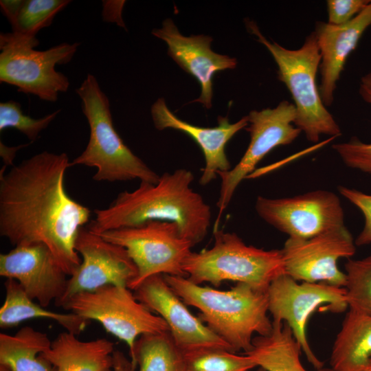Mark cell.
Listing matches in <instances>:
<instances>
[{
	"instance_id": "ffe728a7",
	"label": "cell",
	"mask_w": 371,
	"mask_h": 371,
	"mask_svg": "<svg viewBox=\"0 0 371 371\" xmlns=\"http://www.w3.org/2000/svg\"><path fill=\"white\" fill-rule=\"evenodd\" d=\"M76 336L61 333L43 352L56 371H113L112 341L105 338L82 341Z\"/></svg>"
},
{
	"instance_id": "ac0fdd59",
	"label": "cell",
	"mask_w": 371,
	"mask_h": 371,
	"mask_svg": "<svg viewBox=\"0 0 371 371\" xmlns=\"http://www.w3.org/2000/svg\"><path fill=\"white\" fill-rule=\"evenodd\" d=\"M151 115L155 128L161 131L172 128L190 136L199 146L205 158V166L199 179L201 186L214 180L218 173L227 172L231 168L225 153L228 142L240 130L248 126L247 115L235 123L227 117L218 116L215 127H202L190 124L177 117L167 106L162 98L151 106Z\"/></svg>"
},
{
	"instance_id": "277c9868",
	"label": "cell",
	"mask_w": 371,
	"mask_h": 371,
	"mask_svg": "<svg viewBox=\"0 0 371 371\" xmlns=\"http://www.w3.org/2000/svg\"><path fill=\"white\" fill-rule=\"evenodd\" d=\"M89 126V139L84 151L70 162L97 169L96 181H140L157 183L160 175L135 155L116 131L108 97L96 78L87 74L76 89Z\"/></svg>"
},
{
	"instance_id": "5b68a950",
	"label": "cell",
	"mask_w": 371,
	"mask_h": 371,
	"mask_svg": "<svg viewBox=\"0 0 371 371\" xmlns=\"http://www.w3.org/2000/svg\"><path fill=\"white\" fill-rule=\"evenodd\" d=\"M247 25L272 55L278 66V80L292 96L296 110L294 126L312 143L318 142L322 135L340 136L341 128L324 105L316 84L321 55L315 32L306 36L299 49H289L267 40L254 22L247 21Z\"/></svg>"
},
{
	"instance_id": "4316f807",
	"label": "cell",
	"mask_w": 371,
	"mask_h": 371,
	"mask_svg": "<svg viewBox=\"0 0 371 371\" xmlns=\"http://www.w3.org/2000/svg\"><path fill=\"white\" fill-rule=\"evenodd\" d=\"M71 1L68 0H25L14 21L12 33L26 38H36L37 33L49 26L55 16Z\"/></svg>"
},
{
	"instance_id": "836d02e7",
	"label": "cell",
	"mask_w": 371,
	"mask_h": 371,
	"mask_svg": "<svg viewBox=\"0 0 371 371\" xmlns=\"http://www.w3.org/2000/svg\"><path fill=\"white\" fill-rule=\"evenodd\" d=\"M24 1L25 0L0 1L1 12L6 16L11 25L14 23Z\"/></svg>"
},
{
	"instance_id": "44dd1931",
	"label": "cell",
	"mask_w": 371,
	"mask_h": 371,
	"mask_svg": "<svg viewBox=\"0 0 371 371\" xmlns=\"http://www.w3.org/2000/svg\"><path fill=\"white\" fill-rule=\"evenodd\" d=\"M371 359V315L349 309L333 345L332 371H365Z\"/></svg>"
},
{
	"instance_id": "cb8c5ba5",
	"label": "cell",
	"mask_w": 371,
	"mask_h": 371,
	"mask_svg": "<svg viewBox=\"0 0 371 371\" xmlns=\"http://www.w3.org/2000/svg\"><path fill=\"white\" fill-rule=\"evenodd\" d=\"M52 344L48 335L30 326L14 335L0 334V363L12 371H56L43 355Z\"/></svg>"
},
{
	"instance_id": "52a82bcc",
	"label": "cell",
	"mask_w": 371,
	"mask_h": 371,
	"mask_svg": "<svg viewBox=\"0 0 371 371\" xmlns=\"http://www.w3.org/2000/svg\"><path fill=\"white\" fill-rule=\"evenodd\" d=\"M63 308L99 322L106 332L124 341L131 359L142 335L169 331L165 321L140 302L127 286L106 285L74 295Z\"/></svg>"
},
{
	"instance_id": "8992f818",
	"label": "cell",
	"mask_w": 371,
	"mask_h": 371,
	"mask_svg": "<svg viewBox=\"0 0 371 371\" xmlns=\"http://www.w3.org/2000/svg\"><path fill=\"white\" fill-rule=\"evenodd\" d=\"M213 246L192 252L186 260V277L196 284L218 286L233 281L267 292L271 283L284 274L281 249L265 250L248 245L236 234L216 229Z\"/></svg>"
},
{
	"instance_id": "9a60e30c",
	"label": "cell",
	"mask_w": 371,
	"mask_h": 371,
	"mask_svg": "<svg viewBox=\"0 0 371 371\" xmlns=\"http://www.w3.org/2000/svg\"><path fill=\"white\" fill-rule=\"evenodd\" d=\"M133 293L140 302L165 321L175 344L183 352L206 348H220L233 352L226 342L190 312L164 275L148 278Z\"/></svg>"
},
{
	"instance_id": "4fadbf2b",
	"label": "cell",
	"mask_w": 371,
	"mask_h": 371,
	"mask_svg": "<svg viewBox=\"0 0 371 371\" xmlns=\"http://www.w3.org/2000/svg\"><path fill=\"white\" fill-rule=\"evenodd\" d=\"M356 247L345 225L306 239L288 238L281 249L285 273L296 281L345 287L346 276L337 262L353 256Z\"/></svg>"
},
{
	"instance_id": "f35d334b",
	"label": "cell",
	"mask_w": 371,
	"mask_h": 371,
	"mask_svg": "<svg viewBox=\"0 0 371 371\" xmlns=\"http://www.w3.org/2000/svg\"><path fill=\"white\" fill-rule=\"evenodd\" d=\"M365 371H371V359Z\"/></svg>"
},
{
	"instance_id": "30bf717a",
	"label": "cell",
	"mask_w": 371,
	"mask_h": 371,
	"mask_svg": "<svg viewBox=\"0 0 371 371\" xmlns=\"http://www.w3.org/2000/svg\"><path fill=\"white\" fill-rule=\"evenodd\" d=\"M267 293L272 321L286 323L308 361L316 370L323 368L324 362L315 355L308 343L307 324L311 315L319 308L334 313L344 312L348 308L345 287L324 282L298 283L284 273L271 283Z\"/></svg>"
},
{
	"instance_id": "83f0119b",
	"label": "cell",
	"mask_w": 371,
	"mask_h": 371,
	"mask_svg": "<svg viewBox=\"0 0 371 371\" xmlns=\"http://www.w3.org/2000/svg\"><path fill=\"white\" fill-rule=\"evenodd\" d=\"M344 267L349 309L371 315V255L348 259Z\"/></svg>"
},
{
	"instance_id": "d590c367",
	"label": "cell",
	"mask_w": 371,
	"mask_h": 371,
	"mask_svg": "<svg viewBox=\"0 0 371 371\" xmlns=\"http://www.w3.org/2000/svg\"><path fill=\"white\" fill-rule=\"evenodd\" d=\"M30 144L20 145L14 147H8L5 146L4 144L2 143V142H0V154L1 157H2L4 166H9L13 164V159L15 157V155L19 149H21V148H23Z\"/></svg>"
},
{
	"instance_id": "603a6c76",
	"label": "cell",
	"mask_w": 371,
	"mask_h": 371,
	"mask_svg": "<svg viewBox=\"0 0 371 371\" xmlns=\"http://www.w3.org/2000/svg\"><path fill=\"white\" fill-rule=\"evenodd\" d=\"M273 329L267 336L256 335L252 348L243 353L266 371H308L300 361L302 351L290 327L284 322L272 321ZM317 371H332L322 368Z\"/></svg>"
},
{
	"instance_id": "8fae6325",
	"label": "cell",
	"mask_w": 371,
	"mask_h": 371,
	"mask_svg": "<svg viewBox=\"0 0 371 371\" xmlns=\"http://www.w3.org/2000/svg\"><path fill=\"white\" fill-rule=\"evenodd\" d=\"M295 117V105L287 100H282L274 108L249 112L246 130L249 133L250 141L246 151L233 168L218 173L221 187L214 229L218 228L223 212L241 181L251 175L257 164L273 148L290 144L301 133L293 124Z\"/></svg>"
},
{
	"instance_id": "f546056e",
	"label": "cell",
	"mask_w": 371,
	"mask_h": 371,
	"mask_svg": "<svg viewBox=\"0 0 371 371\" xmlns=\"http://www.w3.org/2000/svg\"><path fill=\"white\" fill-rule=\"evenodd\" d=\"M333 148L346 166L371 175V143L354 137L348 142L333 145Z\"/></svg>"
},
{
	"instance_id": "3957f363",
	"label": "cell",
	"mask_w": 371,
	"mask_h": 371,
	"mask_svg": "<svg viewBox=\"0 0 371 371\" xmlns=\"http://www.w3.org/2000/svg\"><path fill=\"white\" fill-rule=\"evenodd\" d=\"M164 276L186 305L199 309L201 321L233 352L245 353L251 349L254 335L271 333L267 292L243 283L222 291L196 284L187 277Z\"/></svg>"
},
{
	"instance_id": "4dcf8cb0",
	"label": "cell",
	"mask_w": 371,
	"mask_h": 371,
	"mask_svg": "<svg viewBox=\"0 0 371 371\" xmlns=\"http://www.w3.org/2000/svg\"><path fill=\"white\" fill-rule=\"evenodd\" d=\"M339 192L351 203L360 210L364 216V226L355 240L357 247L371 243V194L356 189L339 186Z\"/></svg>"
},
{
	"instance_id": "1f68e13d",
	"label": "cell",
	"mask_w": 371,
	"mask_h": 371,
	"mask_svg": "<svg viewBox=\"0 0 371 371\" xmlns=\"http://www.w3.org/2000/svg\"><path fill=\"white\" fill-rule=\"evenodd\" d=\"M369 0H328V23L341 25L350 21L370 3Z\"/></svg>"
},
{
	"instance_id": "6da1fadb",
	"label": "cell",
	"mask_w": 371,
	"mask_h": 371,
	"mask_svg": "<svg viewBox=\"0 0 371 371\" xmlns=\"http://www.w3.org/2000/svg\"><path fill=\"white\" fill-rule=\"evenodd\" d=\"M70 162L65 153L43 151L0 172V235L14 247L45 245L69 276L82 262L75 242L91 216L66 191Z\"/></svg>"
},
{
	"instance_id": "7402d4cb",
	"label": "cell",
	"mask_w": 371,
	"mask_h": 371,
	"mask_svg": "<svg viewBox=\"0 0 371 371\" xmlns=\"http://www.w3.org/2000/svg\"><path fill=\"white\" fill-rule=\"evenodd\" d=\"M4 286L5 297L0 308L1 328L16 326L27 319L41 318L53 320L65 331L78 335L84 331L90 323V320L74 313H57L36 304L14 279H6Z\"/></svg>"
},
{
	"instance_id": "2e32d148",
	"label": "cell",
	"mask_w": 371,
	"mask_h": 371,
	"mask_svg": "<svg viewBox=\"0 0 371 371\" xmlns=\"http://www.w3.org/2000/svg\"><path fill=\"white\" fill-rule=\"evenodd\" d=\"M0 276L16 280L26 294L47 308L58 304L67 289V273L43 243L15 246L0 254Z\"/></svg>"
},
{
	"instance_id": "74e56055",
	"label": "cell",
	"mask_w": 371,
	"mask_h": 371,
	"mask_svg": "<svg viewBox=\"0 0 371 371\" xmlns=\"http://www.w3.org/2000/svg\"><path fill=\"white\" fill-rule=\"evenodd\" d=\"M0 371H12L8 366L0 363Z\"/></svg>"
},
{
	"instance_id": "7a4b0ae2",
	"label": "cell",
	"mask_w": 371,
	"mask_h": 371,
	"mask_svg": "<svg viewBox=\"0 0 371 371\" xmlns=\"http://www.w3.org/2000/svg\"><path fill=\"white\" fill-rule=\"evenodd\" d=\"M192 172L178 168L160 175L155 183L140 181L133 191H123L104 209L94 210L87 228L95 234L142 224L148 221L175 223L194 247L206 236L212 212L191 185Z\"/></svg>"
},
{
	"instance_id": "5bb4252c",
	"label": "cell",
	"mask_w": 371,
	"mask_h": 371,
	"mask_svg": "<svg viewBox=\"0 0 371 371\" xmlns=\"http://www.w3.org/2000/svg\"><path fill=\"white\" fill-rule=\"evenodd\" d=\"M75 249L82 259L76 271L69 276L65 293L56 305L60 306L70 297L91 291L106 285L127 286L135 280L137 268L127 250L100 235L82 227Z\"/></svg>"
},
{
	"instance_id": "e0dca14e",
	"label": "cell",
	"mask_w": 371,
	"mask_h": 371,
	"mask_svg": "<svg viewBox=\"0 0 371 371\" xmlns=\"http://www.w3.org/2000/svg\"><path fill=\"white\" fill-rule=\"evenodd\" d=\"M153 36L168 45V54L185 71L194 76L201 86V95L193 102L212 107L213 78L220 71L236 67V58L213 52L210 45L212 38L205 35H182L171 19L163 21L161 28L152 30Z\"/></svg>"
},
{
	"instance_id": "7c38bea8",
	"label": "cell",
	"mask_w": 371,
	"mask_h": 371,
	"mask_svg": "<svg viewBox=\"0 0 371 371\" xmlns=\"http://www.w3.org/2000/svg\"><path fill=\"white\" fill-rule=\"evenodd\" d=\"M255 209L266 223L292 238L306 239L345 225L340 199L328 190L280 199L259 196Z\"/></svg>"
},
{
	"instance_id": "8d00e7d4",
	"label": "cell",
	"mask_w": 371,
	"mask_h": 371,
	"mask_svg": "<svg viewBox=\"0 0 371 371\" xmlns=\"http://www.w3.org/2000/svg\"><path fill=\"white\" fill-rule=\"evenodd\" d=\"M359 93L366 102L371 104V73L367 74L361 78Z\"/></svg>"
},
{
	"instance_id": "d6a6232c",
	"label": "cell",
	"mask_w": 371,
	"mask_h": 371,
	"mask_svg": "<svg viewBox=\"0 0 371 371\" xmlns=\"http://www.w3.org/2000/svg\"><path fill=\"white\" fill-rule=\"evenodd\" d=\"M124 1H102V18L107 22H116L122 27L123 21L121 18V11Z\"/></svg>"
},
{
	"instance_id": "484cf974",
	"label": "cell",
	"mask_w": 371,
	"mask_h": 371,
	"mask_svg": "<svg viewBox=\"0 0 371 371\" xmlns=\"http://www.w3.org/2000/svg\"><path fill=\"white\" fill-rule=\"evenodd\" d=\"M185 371H248L257 368L247 355L220 348L183 352Z\"/></svg>"
},
{
	"instance_id": "ab89813d",
	"label": "cell",
	"mask_w": 371,
	"mask_h": 371,
	"mask_svg": "<svg viewBox=\"0 0 371 371\" xmlns=\"http://www.w3.org/2000/svg\"><path fill=\"white\" fill-rule=\"evenodd\" d=\"M248 371H251V370H248ZM257 371H266V370L265 369H263L262 368L258 367Z\"/></svg>"
},
{
	"instance_id": "d4e9b609",
	"label": "cell",
	"mask_w": 371,
	"mask_h": 371,
	"mask_svg": "<svg viewBox=\"0 0 371 371\" xmlns=\"http://www.w3.org/2000/svg\"><path fill=\"white\" fill-rule=\"evenodd\" d=\"M133 371H185L183 352L169 331L141 335L131 359Z\"/></svg>"
},
{
	"instance_id": "f1b7e54d",
	"label": "cell",
	"mask_w": 371,
	"mask_h": 371,
	"mask_svg": "<svg viewBox=\"0 0 371 371\" xmlns=\"http://www.w3.org/2000/svg\"><path fill=\"white\" fill-rule=\"evenodd\" d=\"M60 110L41 118L25 115L21 104L16 101L0 103V131L14 128L25 135L32 142L37 139L40 133L55 119Z\"/></svg>"
},
{
	"instance_id": "9c48e42d",
	"label": "cell",
	"mask_w": 371,
	"mask_h": 371,
	"mask_svg": "<svg viewBox=\"0 0 371 371\" xmlns=\"http://www.w3.org/2000/svg\"><path fill=\"white\" fill-rule=\"evenodd\" d=\"M79 43H63L47 50L38 51L23 41L1 33L0 36V82L17 87L19 92L55 102L60 93L69 87L68 78L55 69L68 63Z\"/></svg>"
},
{
	"instance_id": "ba28073f",
	"label": "cell",
	"mask_w": 371,
	"mask_h": 371,
	"mask_svg": "<svg viewBox=\"0 0 371 371\" xmlns=\"http://www.w3.org/2000/svg\"><path fill=\"white\" fill-rule=\"evenodd\" d=\"M98 235L127 250L138 271L137 278L128 287L133 291L152 276L186 277L183 265L192 252L193 246L182 236L175 223L148 221Z\"/></svg>"
},
{
	"instance_id": "d6986e66",
	"label": "cell",
	"mask_w": 371,
	"mask_h": 371,
	"mask_svg": "<svg viewBox=\"0 0 371 371\" xmlns=\"http://www.w3.org/2000/svg\"><path fill=\"white\" fill-rule=\"evenodd\" d=\"M371 25V2L348 23L333 25L319 21L314 31L321 55L319 94L326 106L332 104L337 83L349 54Z\"/></svg>"
},
{
	"instance_id": "e575fe53",
	"label": "cell",
	"mask_w": 371,
	"mask_h": 371,
	"mask_svg": "<svg viewBox=\"0 0 371 371\" xmlns=\"http://www.w3.org/2000/svg\"><path fill=\"white\" fill-rule=\"evenodd\" d=\"M113 371H133L131 361L120 350L113 352Z\"/></svg>"
}]
</instances>
